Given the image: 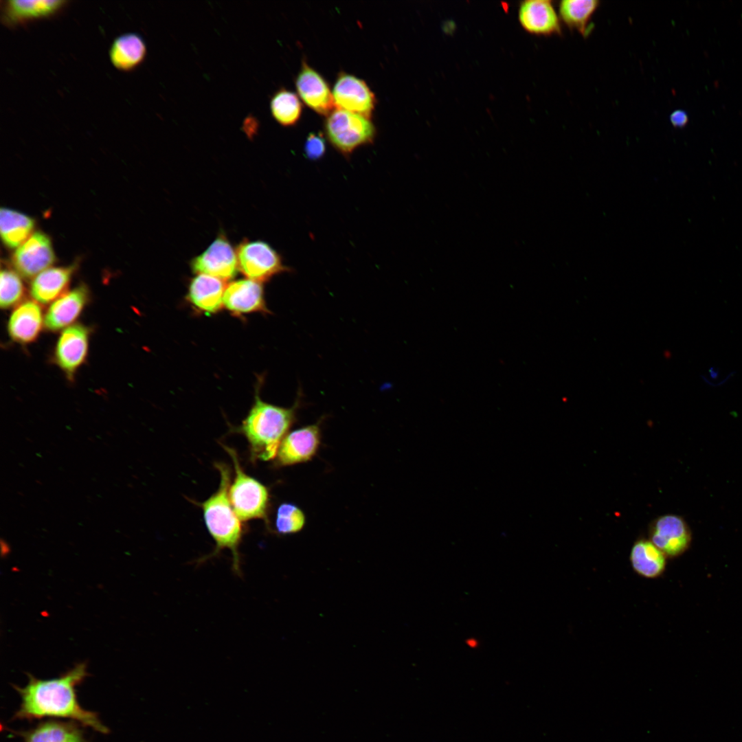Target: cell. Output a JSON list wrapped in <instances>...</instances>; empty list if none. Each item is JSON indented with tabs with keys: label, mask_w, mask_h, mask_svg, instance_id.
I'll return each instance as SVG.
<instances>
[{
	"label": "cell",
	"mask_w": 742,
	"mask_h": 742,
	"mask_svg": "<svg viewBox=\"0 0 742 742\" xmlns=\"http://www.w3.org/2000/svg\"><path fill=\"white\" fill-rule=\"evenodd\" d=\"M27 675L28 682L25 686H13L21 699L13 719L65 718L102 734L109 732L97 713L84 709L78 701L76 688L88 676L85 663L76 664L56 678L41 679Z\"/></svg>",
	"instance_id": "obj_1"
},
{
	"label": "cell",
	"mask_w": 742,
	"mask_h": 742,
	"mask_svg": "<svg viewBox=\"0 0 742 742\" xmlns=\"http://www.w3.org/2000/svg\"><path fill=\"white\" fill-rule=\"evenodd\" d=\"M259 390L260 385L251 407L237 429L247 441L253 462L276 458L281 442L296 420L302 398L300 390L293 405L286 408L263 401Z\"/></svg>",
	"instance_id": "obj_2"
},
{
	"label": "cell",
	"mask_w": 742,
	"mask_h": 742,
	"mask_svg": "<svg viewBox=\"0 0 742 742\" xmlns=\"http://www.w3.org/2000/svg\"><path fill=\"white\" fill-rule=\"evenodd\" d=\"M214 466L220 474L218 488L205 501L197 504L202 508L205 524L214 541L215 548L210 554L195 562L196 565L203 564L216 557L222 550L227 549L232 556V571L240 577L242 570L239 546L244 529L229 498V488L232 481L231 471L229 466L225 463L216 462Z\"/></svg>",
	"instance_id": "obj_3"
},
{
	"label": "cell",
	"mask_w": 742,
	"mask_h": 742,
	"mask_svg": "<svg viewBox=\"0 0 742 742\" xmlns=\"http://www.w3.org/2000/svg\"><path fill=\"white\" fill-rule=\"evenodd\" d=\"M221 445L233 462L234 476L228 493L234 512L242 521L267 520L270 498L268 488L244 471L235 449Z\"/></svg>",
	"instance_id": "obj_4"
},
{
	"label": "cell",
	"mask_w": 742,
	"mask_h": 742,
	"mask_svg": "<svg viewBox=\"0 0 742 742\" xmlns=\"http://www.w3.org/2000/svg\"><path fill=\"white\" fill-rule=\"evenodd\" d=\"M326 135L342 155L349 156L357 148L372 143L376 130L372 122L361 115L334 109L325 122Z\"/></svg>",
	"instance_id": "obj_5"
},
{
	"label": "cell",
	"mask_w": 742,
	"mask_h": 742,
	"mask_svg": "<svg viewBox=\"0 0 742 742\" xmlns=\"http://www.w3.org/2000/svg\"><path fill=\"white\" fill-rule=\"evenodd\" d=\"M238 270L248 279L260 283L291 271L281 256L269 243L262 240H243L236 249Z\"/></svg>",
	"instance_id": "obj_6"
},
{
	"label": "cell",
	"mask_w": 742,
	"mask_h": 742,
	"mask_svg": "<svg viewBox=\"0 0 742 742\" xmlns=\"http://www.w3.org/2000/svg\"><path fill=\"white\" fill-rule=\"evenodd\" d=\"M649 539L667 557L677 558L690 547L692 533L685 519L675 514H666L653 519L649 527Z\"/></svg>",
	"instance_id": "obj_7"
},
{
	"label": "cell",
	"mask_w": 742,
	"mask_h": 742,
	"mask_svg": "<svg viewBox=\"0 0 742 742\" xmlns=\"http://www.w3.org/2000/svg\"><path fill=\"white\" fill-rule=\"evenodd\" d=\"M192 271L223 281L234 278L238 270L236 249L227 237L220 234L201 254L190 262Z\"/></svg>",
	"instance_id": "obj_8"
},
{
	"label": "cell",
	"mask_w": 742,
	"mask_h": 742,
	"mask_svg": "<svg viewBox=\"0 0 742 742\" xmlns=\"http://www.w3.org/2000/svg\"><path fill=\"white\" fill-rule=\"evenodd\" d=\"M90 335L88 326L76 324L63 329L57 340L54 360L70 381L87 359Z\"/></svg>",
	"instance_id": "obj_9"
},
{
	"label": "cell",
	"mask_w": 742,
	"mask_h": 742,
	"mask_svg": "<svg viewBox=\"0 0 742 742\" xmlns=\"http://www.w3.org/2000/svg\"><path fill=\"white\" fill-rule=\"evenodd\" d=\"M65 0H1V23L8 28L54 17L68 5Z\"/></svg>",
	"instance_id": "obj_10"
},
{
	"label": "cell",
	"mask_w": 742,
	"mask_h": 742,
	"mask_svg": "<svg viewBox=\"0 0 742 742\" xmlns=\"http://www.w3.org/2000/svg\"><path fill=\"white\" fill-rule=\"evenodd\" d=\"M320 423L321 420L289 432L280 443L275 466H287L311 460L321 444Z\"/></svg>",
	"instance_id": "obj_11"
},
{
	"label": "cell",
	"mask_w": 742,
	"mask_h": 742,
	"mask_svg": "<svg viewBox=\"0 0 742 742\" xmlns=\"http://www.w3.org/2000/svg\"><path fill=\"white\" fill-rule=\"evenodd\" d=\"M55 260L50 238L36 232L15 251L12 262L16 271L25 278H35Z\"/></svg>",
	"instance_id": "obj_12"
},
{
	"label": "cell",
	"mask_w": 742,
	"mask_h": 742,
	"mask_svg": "<svg viewBox=\"0 0 742 742\" xmlns=\"http://www.w3.org/2000/svg\"><path fill=\"white\" fill-rule=\"evenodd\" d=\"M335 105L337 109L370 118L376 104L374 93L364 80L353 75L341 73L333 89Z\"/></svg>",
	"instance_id": "obj_13"
},
{
	"label": "cell",
	"mask_w": 742,
	"mask_h": 742,
	"mask_svg": "<svg viewBox=\"0 0 742 742\" xmlns=\"http://www.w3.org/2000/svg\"><path fill=\"white\" fill-rule=\"evenodd\" d=\"M223 306L235 315L269 313L262 283L248 278L232 281L226 285Z\"/></svg>",
	"instance_id": "obj_14"
},
{
	"label": "cell",
	"mask_w": 742,
	"mask_h": 742,
	"mask_svg": "<svg viewBox=\"0 0 742 742\" xmlns=\"http://www.w3.org/2000/svg\"><path fill=\"white\" fill-rule=\"evenodd\" d=\"M89 298V291L83 284L59 297L45 313L46 329L56 332L69 326L80 315Z\"/></svg>",
	"instance_id": "obj_15"
},
{
	"label": "cell",
	"mask_w": 742,
	"mask_h": 742,
	"mask_svg": "<svg viewBox=\"0 0 742 742\" xmlns=\"http://www.w3.org/2000/svg\"><path fill=\"white\" fill-rule=\"evenodd\" d=\"M295 86L302 101L317 113L328 115L335 106L333 93L325 79L303 62Z\"/></svg>",
	"instance_id": "obj_16"
},
{
	"label": "cell",
	"mask_w": 742,
	"mask_h": 742,
	"mask_svg": "<svg viewBox=\"0 0 742 742\" xmlns=\"http://www.w3.org/2000/svg\"><path fill=\"white\" fill-rule=\"evenodd\" d=\"M518 17L528 32L541 36L560 34L559 17L550 1L529 0L522 2Z\"/></svg>",
	"instance_id": "obj_17"
},
{
	"label": "cell",
	"mask_w": 742,
	"mask_h": 742,
	"mask_svg": "<svg viewBox=\"0 0 742 742\" xmlns=\"http://www.w3.org/2000/svg\"><path fill=\"white\" fill-rule=\"evenodd\" d=\"M45 324L42 308L35 300H25L17 305L10 316L8 333L11 339L21 344L35 341Z\"/></svg>",
	"instance_id": "obj_18"
},
{
	"label": "cell",
	"mask_w": 742,
	"mask_h": 742,
	"mask_svg": "<svg viewBox=\"0 0 742 742\" xmlns=\"http://www.w3.org/2000/svg\"><path fill=\"white\" fill-rule=\"evenodd\" d=\"M224 281L205 274H196L190 282L187 300L199 312L213 314L223 306Z\"/></svg>",
	"instance_id": "obj_19"
},
{
	"label": "cell",
	"mask_w": 742,
	"mask_h": 742,
	"mask_svg": "<svg viewBox=\"0 0 742 742\" xmlns=\"http://www.w3.org/2000/svg\"><path fill=\"white\" fill-rule=\"evenodd\" d=\"M75 269L74 265L52 267L38 274L30 286L33 300L40 304H47L65 294Z\"/></svg>",
	"instance_id": "obj_20"
},
{
	"label": "cell",
	"mask_w": 742,
	"mask_h": 742,
	"mask_svg": "<svg viewBox=\"0 0 742 742\" xmlns=\"http://www.w3.org/2000/svg\"><path fill=\"white\" fill-rule=\"evenodd\" d=\"M147 48L144 38L135 32L118 35L112 41L109 50L113 66L119 71L129 72L144 60Z\"/></svg>",
	"instance_id": "obj_21"
},
{
	"label": "cell",
	"mask_w": 742,
	"mask_h": 742,
	"mask_svg": "<svg viewBox=\"0 0 742 742\" xmlns=\"http://www.w3.org/2000/svg\"><path fill=\"white\" fill-rule=\"evenodd\" d=\"M667 557L649 539L638 538L633 543L629 561L633 571L641 577L657 578L665 572Z\"/></svg>",
	"instance_id": "obj_22"
},
{
	"label": "cell",
	"mask_w": 742,
	"mask_h": 742,
	"mask_svg": "<svg viewBox=\"0 0 742 742\" xmlns=\"http://www.w3.org/2000/svg\"><path fill=\"white\" fill-rule=\"evenodd\" d=\"M18 734L24 742H89L76 721L47 720Z\"/></svg>",
	"instance_id": "obj_23"
},
{
	"label": "cell",
	"mask_w": 742,
	"mask_h": 742,
	"mask_svg": "<svg viewBox=\"0 0 742 742\" xmlns=\"http://www.w3.org/2000/svg\"><path fill=\"white\" fill-rule=\"evenodd\" d=\"M34 227V221L31 217L12 210L1 208V236L8 247L21 246L32 235Z\"/></svg>",
	"instance_id": "obj_24"
},
{
	"label": "cell",
	"mask_w": 742,
	"mask_h": 742,
	"mask_svg": "<svg viewBox=\"0 0 742 742\" xmlns=\"http://www.w3.org/2000/svg\"><path fill=\"white\" fill-rule=\"evenodd\" d=\"M599 4L596 0L562 1L559 5L560 18L570 29L587 36L592 28L589 25L591 19Z\"/></svg>",
	"instance_id": "obj_25"
},
{
	"label": "cell",
	"mask_w": 742,
	"mask_h": 742,
	"mask_svg": "<svg viewBox=\"0 0 742 742\" xmlns=\"http://www.w3.org/2000/svg\"><path fill=\"white\" fill-rule=\"evenodd\" d=\"M270 109L276 121L283 126H290L300 119L302 106L294 92L282 88L271 97Z\"/></svg>",
	"instance_id": "obj_26"
},
{
	"label": "cell",
	"mask_w": 742,
	"mask_h": 742,
	"mask_svg": "<svg viewBox=\"0 0 742 742\" xmlns=\"http://www.w3.org/2000/svg\"><path fill=\"white\" fill-rule=\"evenodd\" d=\"M306 524V516L303 510L293 503L284 502L277 508L275 529L280 535L297 533L301 531Z\"/></svg>",
	"instance_id": "obj_27"
},
{
	"label": "cell",
	"mask_w": 742,
	"mask_h": 742,
	"mask_svg": "<svg viewBox=\"0 0 742 742\" xmlns=\"http://www.w3.org/2000/svg\"><path fill=\"white\" fill-rule=\"evenodd\" d=\"M0 276L1 308L8 309L18 305L25 295V287L19 276L13 270L3 269Z\"/></svg>",
	"instance_id": "obj_28"
},
{
	"label": "cell",
	"mask_w": 742,
	"mask_h": 742,
	"mask_svg": "<svg viewBox=\"0 0 742 742\" xmlns=\"http://www.w3.org/2000/svg\"><path fill=\"white\" fill-rule=\"evenodd\" d=\"M304 151L308 159L317 160L322 157L326 151V143L323 135L320 133H309L305 141Z\"/></svg>",
	"instance_id": "obj_29"
},
{
	"label": "cell",
	"mask_w": 742,
	"mask_h": 742,
	"mask_svg": "<svg viewBox=\"0 0 742 742\" xmlns=\"http://www.w3.org/2000/svg\"><path fill=\"white\" fill-rule=\"evenodd\" d=\"M670 120L675 127H683L688 122V115L682 110H676L671 113Z\"/></svg>",
	"instance_id": "obj_30"
},
{
	"label": "cell",
	"mask_w": 742,
	"mask_h": 742,
	"mask_svg": "<svg viewBox=\"0 0 742 742\" xmlns=\"http://www.w3.org/2000/svg\"><path fill=\"white\" fill-rule=\"evenodd\" d=\"M467 644L471 646L473 648H475L476 647V645H477V642L474 639L468 640H467Z\"/></svg>",
	"instance_id": "obj_31"
}]
</instances>
